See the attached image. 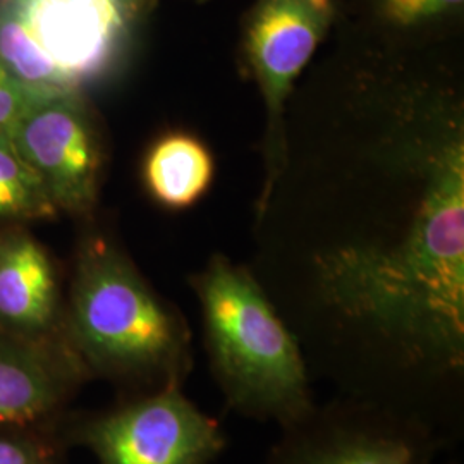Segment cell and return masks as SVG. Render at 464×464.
<instances>
[{"label":"cell","mask_w":464,"mask_h":464,"mask_svg":"<svg viewBox=\"0 0 464 464\" xmlns=\"http://www.w3.org/2000/svg\"><path fill=\"white\" fill-rule=\"evenodd\" d=\"M64 335L90 381L105 382L117 398L184 387L195 366L186 318L103 236L78 249Z\"/></svg>","instance_id":"6da1fadb"},{"label":"cell","mask_w":464,"mask_h":464,"mask_svg":"<svg viewBox=\"0 0 464 464\" xmlns=\"http://www.w3.org/2000/svg\"><path fill=\"white\" fill-rule=\"evenodd\" d=\"M203 320L208 372L234 415L279 429L316 404L298 337L256 274L212 255L191 277Z\"/></svg>","instance_id":"7a4b0ae2"},{"label":"cell","mask_w":464,"mask_h":464,"mask_svg":"<svg viewBox=\"0 0 464 464\" xmlns=\"http://www.w3.org/2000/svg\"><path fill=\"white\" fill-rule=\"evenodd\" d=\"M59 431L67 448L88 450L95 464H214L229 446L222 425L184 387L116 398L93 411L69 410Z\"/></svg>","instance_id":"3957f363"},{"label":"cell","mask_w":464,"mask_h":464,"mask_svg":"<svg viewBox=\"0 0 464 464\" xmlns=\"http://www.w3.org/2000/svg\"><path fill=\"white\" fill-rule=\"evenodd\" d=\"M452 446L415 416L335 394L279 429L264 464H437Z\"/></svg>","instance_id":"277c9868"},{"label":"cell","mask_w":464,"mask_h":464,"mask_svg":"<svg viewBox=\"0 0 464 464\" xmlns=\"http://www.w3.org/2000/svg\"><path fill=\"white\" fill-rule=\"evenodd\" d=\"M9 138L45 186L57 210L88 212L99 191V136L78 92L34 100Z\"/></svg>","instance_id":"5b68a950"},{"label":"cell","mask_w":464,"mask_h":464,"mask_svg":"<svg viewBox=\"0 0 464 464\" xmlns=\"http://www.w3.org/2000/svg\"><path fill=\"white\" fill-rule=\"evenodd\" d=\"M334 0H258L249 13L243 50L268 117V170L282 160L284 105L301 71L331 30Z\"/></svg>","instance_id":"8992f818"},{"label":"cell","mask_w":464,"mask_h":464,"mask_svg":"<svg viewBox=\"0 0 464 464\" xmlns=\"http://www.w3.org/2000/svg\"><path fill=\"white\" fill-rule=\"evenodd\" d=\"M90 382L66 343H40L0 331V427L59 420Z\"/></svg>","instance_id":"52a82bcc"},{"label":"cell","mask_w":464,"mask_h":464,"mask_svg":"<svg viewBox=\"0 0 464 464\" xmlns=\"http://www.w3.org/2000/svg\"><path fill=\"white\" fill-rule=\"evenodd\" d=\"M59 272L26 231L0 234V331L40 343H66Z\"/></svg>","instance_id":"ba28073f"},{"label":"cell","mask_w":464,"mask_h":464,"mask_svg":"<svg viewBox=\"0 0 464 464\" xmlns=\"http://www.w3.org/2000/svg\"><path fill=\"white\" fill-rule=\"evenodd\" d=\"M155 0H16L36 34L64 59L102 72Z\"/></svg>","instance_id":"9c48e42d"},{"label":"cell","mask_w":464,"mask_h":464,"mask_svg":"<svg viewBox=\"0 0 464 464\" xmlns=\"http://www.w3.org/2000/svg\"><path fill=\"white\" fill-rule=\"evenodd\" d=\"M214 157L193 134L167 133L149 150L143 181L150 197L170 210L195 205L214 181Z\"/></svg>","instance_id":"30bf717a"},{"label":"cell","mask_w":464,"mask_h":464,"mask_svg":"<svg viewBox=\"0 0 464 464\" xmlns=\"http://www.w3.org/2000/svg\"><path fill=\"white\" fill-rule=\"evenodd\" d=\"M57 212L45 186L19 155L9 134H0V220H40Z\"/></svg>","instance_id":"8fae6325"},{"label":"cell","mask_w":464,"mask_h":464,"mask_svg":"<svg viewBox=\"0 0 464 464\" xmlns=\"http://www.w3.org/2000/svg\"><path fill=\"white\" fill-rule=\"evenodd\" d=\"M59 420L45 425L0 427V464H66L71 449L61 437Z\"/></svg>","instance_id":"7c38bea8"},{"label":"cell","mask_w":464,"mask_h":464,"mask_svg":"<svg viewBox=\"0 0 464 464\" xmlns=\"http://www.w3.org/2000/svg\"><path fill=\"white\" fill-rule=\"evenodd\" d=\"M464 0H372L377 21L398 32L430 28L463 11Z\"/></svg>","instance_id":"4fadbf2b"},{"label":"cell","mask_w":464,"mask_h":464,"mask_svg":"<svg viewBox=\"0 0 464 464\" xmlns=\"http://www.w3.org/2000/svg\"><path fill=\"white\" fill-rule=\"evenodd\" d=\"M40 97L0 66V134L9 133L19 117Z\"/></svg>","instance_id":"5bb4252c"},{"label":"cell","mask_w":464,"mask_h":464,"mask_svg":"<svg viewBox=\"0 0 464 464\" xmlns=\"http://www.w3.org/2000/svg\"><path fill=\"white\" fill-rule=\"evenodd\" d=\"M446 464H459V463H456V461H450V463H446Z\"/></svg>","instance_id":"9a60e30c"}]
</instances>
